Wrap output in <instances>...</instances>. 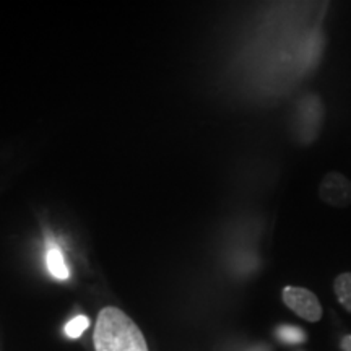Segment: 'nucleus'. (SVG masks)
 <instances>
[{
    "label": "nucleus",
    "instance_id": "nucleus-1",
    "mask_svg": "<svg viewBox=\"0 0 351 351\" xmlns=\"http://www.w3.org/2000/svg\"><path fill=\"white\" fill-rule=\"evenodd\" d=\"M93 341L96 351H148L147 340L137 324L114 306L101 309Z\"/></svg>",
    "mask_w": 351,
    "mask_h": 351
},
{
    "label": "nucleus",
    "instance_id": "nucleus-2",
    "mask_svg": "<svg viewBox=\"0 0 351 351\" xmlns=\"http://www.w3.org/2000/svg\"><path fill=\"white\" fill-rule=\"evenodd\" d=\"M283 302L295 313L298 317L307 322H319L322 319V306L319 298L311 289L301 287H287L282 291Z\"/></svg>",
    "mask_w": 351,
    "mask_h": 351
},
{
    "label": "nucleus",
    "instance_id": "nucleus-3",
    "mask_svg": "<svg viewBox=\"0 0 351 351\" xmlns=\"http://www.w3.org/2000/svg\"><path fill=\"white\" fill-rule=\"evenodd\" d=\"M319 197L324 204L335 208L351 205V181L341 173H327L319 186Z\"/></svg>",
    "mask_w": 351,
    "mask_h": 351
},
{
    "label": "nucleus",
    "instance_id": "nucleus-4",
    "mask_svg": "<svg viewBox=\"0 0 351 351\" xmlns=\"http://www.w3.org/2000/svg\"><path fill=\"white\" fill-rule=\"evenodd\" d=\"M46 263H47V270H49V274L54 276V278L67 280L70 276V271L67 269V265H65L62 252H60V249L57 247L54 243H51V247L47 249Z\"/></svg>",
    "mask_w": 351,
    "mask_h": 351
},
{
    "label": "nucleus",
    "instance_id": "nucleus-5",
    "mask_svg": "<svg viewBox=\"0 0 351 351\" xmlns=\"http://www.w3.org/2000/svg\"><path fill=\"white\" fill-rule=\"evenodd\" d=\"M333 291L345 311L351 314V271L340 274L333 282Z\"/></svg>",
    "mask_w": 351,
    "mask_h": 351
},
{
    "label": "nucleus",
    "instance_id": "nucleus-6",
    "mask_svg": "<svg viewBox=\"0 0 351 351\" xmlns=\"http://www.w3.org/2000/svg\"><path fill=\"white\" fill-rule=\"evenodd\" d=\"M276 337L287 345H300L306 341V332L295 326H282L276 330Z\"/></svg>",
    "mask_w": 351,
    "mask_h": 351
},
{
    "label": "nucleus",
    "instance_id": "nucleus-7",
    "mask_svg": "<svg viewBox=\"0 0 351 351\" xmlns=\"http://www.w3.org/2000/svg\"><path fill=\"white\" fill-rule=\"evenodd\" d=\"M88 326H90V319L86 315H77V317H73L67 322L65 333H67V337H70V339H78L86 330Z\"/></svg>",
    "mask_w": 351,
    "mask_h": 351
},
{
    "label": "nucleus",
    "instance_id": "nucleus-8",
    "mask_svg": "<svg viewBox=\"0 0 351 351\" xmlns=\"http://www.w3.org/2000/svg\"><path fill=\"white\" fill-rule=\"evenodd\" d=\"M341 351H351V333H346V335L340 341Z\"/></svg>",
    "mask_w": 351,
    "mask_h": 351
}]
</instances>
